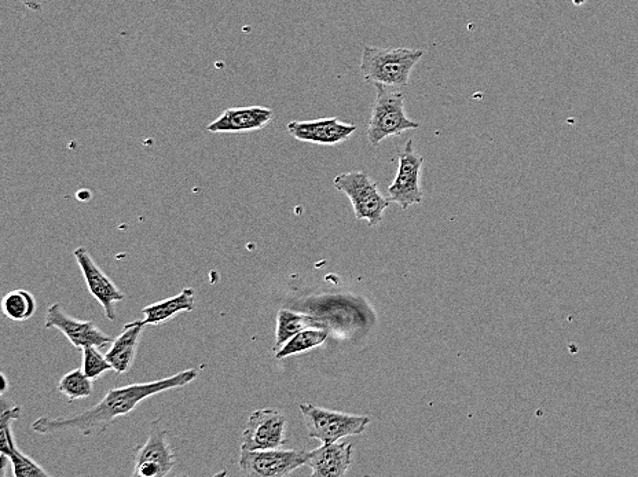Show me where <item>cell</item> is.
<instances>
[{
	"label": "cell",
	"instance_id": "1",
	"mask_svg": "<svg viewBox=\"0 0 638 477\" xmlns=\"http://www.w3.org/2000/svg\"><path fill=\"white\" fill-rule=\"evenodd\" d=\"M198 374L200 372L197 369H189L167 379L152 381V383L113 388L106 392L97 405L87 409L86 412L69 417H40L32 424V429L40 435L61 434L68 431H77L83 436L101 435L108 431L117 418L134 412L139 403L145 399L159 395L161 392L186 387L197 379Z\"/></svg>",
	"mask_w": 638,
	"mask_h": 477
},
{
	"label": "cell",
	"instance_id": "2",
	"mask_svg": "<svg viewBox=\"0 0 638 477\" xmlns=\"http://www.w3.org/2000/svg\"><path fill=\"white\" fill-rule=\"evenodd\" d=\"M425 51L409 47L365 46L362 50L361 73L366 82L392 88H405Z\"/></svg>",
	"mask_w": 638,
	"mask_h": 477
},
{
	"label": "cell",
	"instance_id": "3",
	"mask_svg": "<svg viewBox=\"0 0 638 477\" xmlns=\"http://www.w3.org/2000/svg\"><path fill=\"white\" fill-rule=\"evenodd\" d=\"M377 97L368 124V141L377 148L385 139L399 137L403 132L417 130L418 121L409 119L405 110L406 95L401 88L376 84Z\"/></svg>",
	"mask_w": 638,
	"mask_h": 477
},
{
	"label": "cell",
	"instance_id": "4",
	"mask_svg": "<svg viewBox=\"0 0 638 477\" xmlns=\"http://www.w3.org/2000/svg\"><path fill=\"white\" fill-rule=\"evenodd\" d=\"M299 407L306 424L308 438L317 439L322 445L336 443L337 440L347 436L361 435L370 423L369 417L333 412L311 403H302Z\"/></svg>",
	"mask_w": 638,
	"mask_h": 477
},
{
	"label": "cell",
	"instance_id": "5",
	"mask_svg": "<svg viewBox=\"0 0 638 477\" xmlns=\"http://www.w3.org/2000/svg\"><path fill=\"white\" fill-rule=\"evenodd\" d=\"M335 187L350 198L355 218L368 220L370 226H377L383 219V212L390 207V198L381 196L377 183L362 171H351L335 178Z\"/></svg>",
	"mask_w": 638,
	"mask_h": 477
},
{
	"label": "cell",
	"instance_id": "6",
	"mask_svg": "<svg viewBox=\"0 0 638 477\" xmlns=\"http://www.w3.org/2000/svg\"><path fill=\"white\" fill-rule=\"evenodd\" d=\"M304 450H242L238 468L242 476L285 477L307 464Z\"/></svg>",
	"mask_w": 638,
	"mask_h": 477
},
{
	"label": "cell",
	"instance_id": "7",
	"mask_svg": "<svg viewBox=\"0 0 638 477\" xmlns=\"http://www.w3.org/2000/svg\"><path fill=\"white\" fill-rule=\"evenodd\" d=\"M174 467L175 454L168 438V431L160 421H154L148 439L135 451L132 475L164 477L170 475Z\"/></svg>",
	"mask_w": 638,
	"mask_h": 477
},
{
	"label": "cell",
	"instance_id": "8",
	"mask_svg": "<svg viewBox=\"0 0 638 477\" xmlns=\"http://www.w3.org/2000/svg\"><path fill=\"white\" fill-rule=\"evenodd\" d=\"M399 167L394 182L388 187V198L402 209L423 201L421 190V168L424 159L414 150L413 139L406 142L405 149L398 154Z\"/></svg>",
	"mask_w": 638,
	"mask_h": 477
},
{
	"label": "cell",
	"instance_id": "9",
	"mask_svg": "<svg viewBox=\"0 0 638 477\" xmlns=\"http://www.w3.org/2000/svg\"><path fill=\"white\" fill-rule=\"evenodd\" d=\"M286 417L274 409L256 410L242 431V450L280 449L285 445Z\"/></svg>",
	"mask_w": 638,
	"mask_h": 477
},
{
	"label": "cell",
	"instance_id": "10",
	"mask_svg": "<svg viewBox=\"0 0 638 477\" xmlns=\"http://www.w3.org/2000/svg\"><path fill=\"white\" fill-rule=\"evenodd\" d=\"M46 329H58L71 341L72 346L84 350L86 347L102 348L112 344V339L102 332L93 321H80L66 313L62 304L55 303L49 307L46 315Z\"/></svg>",
	"mask_w": 638,
	"mask_h": 477
},
{
	"label": "cell",
	"instance_id": "11",
	"mask_svg": "<svg viewBox=\"0 0 638 477\" xmlns=\"http://www.w3.org/2000/svg\"><path fill=\"white\" fill-rule=\"evenodd\" d=\"M77 264L82 270L84 281H86L88 292L97 299L105 311V317L109 321H116V303L124 300V293H121L108 275L104 273L97 263L94 262L93 256L86 248L80 247L73 251Z\"/></svg>",
	"mask_w": 638,
	"mask_h": 477
},
{
	"label": "cell",
	"instance_id": "12",
	"mask_svg": "<svg viewBox=\"0 0 638 477\" xmlns=\"http://www.w3.org/2000/svg\"><path fill=\"white\" fill-rule=\"evenodd\" d=\"M286 130L296 141L319 146H336L348 141L357 132V126L343 123L337 117H325L310 121H291Z\"/></svg>",
	"mask_w": 638,
	"mask_h": 477
},
{
	"label": "cell",
	"instance_id": "13",
	"mask_svg": "<svg viewBox=\"0 0 638 477\" xmlns=\"http://www.w3.org/2000/svg\"><path fill=\"white\" fill-rule=\"evenodd\" d=\"M273 116L274 110L266 106L230 108L208 124L207 130L212 134H244L259 131L273 120Z\"/></svg>",
	"mask_w": 638,
	"mask_h": 477
},
{
	"label": "cell",
	"instance_id": "14",
	"mask_svg": "<svg viewBox=\"0 0 638 477\" xmlns=\"http://www.w3.org/2000/svg\"><path fill=\"white\" fill-rule=\"evenodd\" d=\"M350 443H330L308 453L307 465L314 477H341L346 475L352 462Z\"/></svg>",
	"mask_w": 638,
	"mask_h": 477
},
{
	"label": "cell",
	"instance_id": "15",
	"mask_svg": "<svg viewBox=\"0 0 638 477\" xmlns=\"http://www.w3.org/2000/svg\"><path fill=\"white\" fill-rule=\"evenodd\" d=\"M143 321L130 322L124 326L123 332L117 339L112 341L106 358L112 365L116 373L124 374L130 372L135 355H137L139 340H141L142 330L145 328Z\"/></svg>",
	"mask_w": 638,
	"mask_h": 477
},
{
	"label": "cell",
	"instance_id": "16",
	"mask_svg": "<svg viewBox=\"0 0 638 477\" xmlns=\"http://www.w3.org/2000/svg\"><path fill=\"white\" fill-rule=\"evenodd\" d=\"M194 307H196V291L186 288L179 295L143 308L142 313L145 314L143 324L153 326L165 324L178 314L190 313Z\"/></svg>",
	"mask_w": 638,
	"mask_h": 477
},
{
	"label": "cell",
	"instance_id": "17",
	"mask_svg": "<svg viewBox=\"0 0 638 477\" xmlns=\"http://www.w3.org/2000/svg\"><path fill=\"white\" fill-rule=\"evenodd\" d=\"M308 328H324V325L318 318L311 317V315L293 313L289 310L278 311L275 346H284L286 341Z\"/></svg>",
	"mask_w": 638,
	"mask_h": 477
},
{
	"label": "cell",
	"instance_id": "18",
	"mask_svg": "<svg viewBox=\"0 0 638 477\" xmlns=\"http://www.w3.org/2000/svg\"><path fill=\"white\" fill-rule=\"evenodd\" d=\"M326 339H328V332L324 328H308L286 341L281 350L275 354V358L284 359L292 357V355L303 354V352L322 346Z\"/></svg>",
	"mask_w": 638,
	"mask_h": 477
},
{
	"label": "cell",
	"instance_id": "19",
	"mask_svg": "<svg viewBox=\"0 0 638 477\" xmlns=\"http://www.w3.org/2000/svg\"><path fill=\"white\" fill-rule=\"evenodd\" d=\"M3 314L14 322H24L36 313V300L31 292L17 289L7 293L2 300Z\"/></svg>",
	"mask_w": 638,
	"mask_h": 477
},
{
	"label": "cell",
	"instance_id": "20",
	"mask_svg": "<svg viewBox=\"0 0 638 477\" xmlns=\"http://www.w3.org/2000/svg\"><path fill=\"white\" fill-rule=\"evenodd\" d=\"M57 390L71 401L90 398L94 391L93 379H90L84 370L75 369L62 377Z\"/></svg>",
	"mask_w": 638,
	"mask_h": 477
},
{
	"label": "cell",
	"instance_id": "21",
	"mask_svg": "<svg viewBox=\"0 0 638 477\" xmlns=\"http://www.w3.org/2000/svg\"><path fill=\"white\" fill-rule=\"evenodd\" d=\"M7 460L13 465V475L16 477L51 476L49 472L44 471L39 464H36L31 457L18 450L16 445L11 447Z\"/></svg>",
	"mask_w": 638,
	"mask_h": 477
},
{
	"label": "cell",
	"instance_id": "22",
	"mask_svg": "<svg viewBox=\"0 0 638 477\" xmlns=\"http://www.w3.org/2000/svg\"><path fill=\"white\" fill-rule=\"evenodd\" d=\"M22 409L20 406L11 407L9 410H5L0 417V454L2 456H9L11 447L16 445L13 435V423L20 420Z\"/></svg>",
	"mask_w": 638,
	"mask_h": 477
},
{
	"label": "cell",
	"instance_id": "23",
	"mask_svg": "<svg viewBox=\"0 0 638 477\" xmlns=\"http://www.w3.org/2000/svg\"><path fill=\"white\" fill-rule=\"evenodd\" d=\"M83 351V370L90 379H98L101 374L113 370L112 365L106 358V355H102L99 352L98 347H86Z\"/></svg>",
	"mask_w": 638,
	"mask_h": 477
},
{
	"label": "cell",
	"instance_id": "24",
	"mask_svg": "<svg viewBox=\"0 0 638 477\" xmlns=\"http://www.w3.org/2000/svg\"><path fill=\"white\" fill-rule=\"evenodd\" d=\"M20 2L33 13H43L42 0H20Z\"/></svg>",
	"mask_w": 638,
	"mask_h": 477
},
{
	"label": "cell",
	"instance_id": "25",
	"mask_svg": "<svg viewBox=\"0 0 638 477\" xmlns=\"http://www.w3.org/2000/svg\"><path fill=\"white\" fill-rule=\"evenodd\" d=\"M2 388H0V390H2V394H5L6 390H7V379L5 376H3L2 374Z\"/></svg>",
	"mask_w": 638,
	"mask_h": 477
},
{
	"label": "cell",
	"instance_id": "26",
	"mask_svg": "<svg viewBox=\"0 0 638 477\" xmlns=\"http://www.w3.org/2000/svg\"><path fill=\"white\" fill-rule=\"evenodd\" d=\"M571 2L572 5L579 7L585 5L586 0H571Z\"/></svg>",
	"mask_w": 638,
	"mask_h": 477
}]
</instances>
